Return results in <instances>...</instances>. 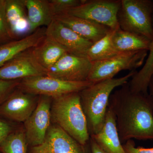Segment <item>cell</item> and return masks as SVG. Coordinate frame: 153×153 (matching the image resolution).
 Wrapping results in <instances>:
<instances>
[{"label": "cell", "instance_id": "cell-21", "mask_svg": "<svg viewBox=\"0 0 153 153\" xmlns=\"http://www.w3.org/2000/svg\"><path fill=\"white\" fill-rule=\"evenodd\" d=\"M149 54L142 69L131 77L128 82L130 90L134 93L148 94L149 85L153 76V39L150 46Z\"/></svg>", "mask_w": 153, "mask_h": 153}, {"label": "cell", "instance_id": "cell-22", "mask_svg": "<svg viewBox=\"0 0 153 153\" xmlns=\"http://www.w3.org/2000/svg\"><path fill=\"white\" fill-rule=\"evenodd\" d=\"M115 30H110L106 36L94 43L90 47L88 51L86 56L91 62L102 61L119 54L114 49L111 41Z\"/></svg>", "mask_w": 153, "mask_h": 153}, {"label": "cell", "instance_id": "cell-24", "mask_svg": "<svg viewBox=\"0 0 153 153\" xmlns=\"http://www.w3.org/2000/svg\"><path fill=\"white\" fill-rule=\"evenodd\" d=\"M5 3L6 0H0V46L14 39L6 19Z\"/></svg>", "mask_w": 153, "mask_h": 153}, {"label": "cell", "instance_id": "cell-17", "mask_svg": "<svg viewBox=\"0 0 153 153\" xmlns=\"http://www.w3.org/2000/svg\"><path fill=\"white\" fill-rule=\"evenodd\" d=\"M24 0H6V19L14 39L30 33Z\"/></svg>", "mask_w": 153, "mask_h": 153}, {"label": "cell", "instance_id": "cell-26", "mask_svg": "<svg viewBox=\"0 0 153 153\" xmlns=\"http://www.w3.org/2000/svg\"><path fill=\"white\" fill-rule=\"evenodd\" d=\"M20 81L0 79V105L17 89Z\"/></svg>", "mask_w": 153, "mask_h": 153}, {"label": "cell", "instance_id": "cell-11", "mask_svg": "<svg viewBox=\"0 0 153 153\" xmlns=\"http://www.w3.org/2000/svg\"><path fill=\"white\" fill-rule=\"evenodd\" d=\"M27 153H87L82 146L55 124H51L44 142L31 147Z\"/></svg>", "mask_w": 153, "mask_h": 153}, {"label": "cell", "instance_id": "cell-9", "mask_svg": "<svg viewBox=\"0 0 153 153\" xmlns=\"http://www.w3.org/2000/svg\"><path fill=\"white\" fill-rule=\"evenodd\" d=\"M92 62L86 57L67 53L47 71V76L70 82L87 80Z\"/></svg>", "mask_w": 153, "mask_h": 153}, {"label": "cell", "instance_id": "cell-28", "mask_svg": "<svg viewBox=\"0 0 153 153\" xmlns=\"http://www.w3.org/2000/svg\"><path fill=\"white\" fill-rule=\"evenodd\" d=\"M12 126L7 123L0 120V144L13 131Z\"/></svg>", "mask_w": 153, "mask_h": 153}, {"label": "cell", "instance_id": "cell-23", "mask_svg": "<svg viewBox=\"0 0 153 153\" xmlns=\"http://www.w3.org/2000/svg\"><path fill=\"white\" fill-rule=\"evenodd\" d=\"M28 144L24 128L12 131L0 144L2 153H27Z\"/></svg>", "mask_w": 153, "mask_h": 153}, {"label": "cell", "instance_id": "cell-18", "mask_svg": "<svg viewBox=\"0 0 153 153\" xmlns=\"http://www.w3.org/2000/svg\"><path fill=\"white\" fill-rule=\"evenodd\" d=\"M27 10L30 34L42 26L48 27L55 18L49 1L24 0Z\"/></svg>", "mask_w": 153, "mask_h": 153}, {"label": "cell", "instance_id": "cell-4", "mask_svg": "<svg viewBox=\"0 0 153 153\" xmlns=\"http://www.w3.org/2000/svg\"><path fill=\"white\" fill-rule=\"evenodd\" d=\"M117 21L122 30L153 39V1L121 0Z\"/></svg>", "mask_w": 153, "mask_h": 153}, {"label": "cell", "instance_id": "cell-16", "mask_svg": "<svg viewBox=\"0 0 153 153\" xmlns=\"http://www.w3.org/2000/svg\"><path fill=\"white\" fill-rule=\"evenodd\" d=\"M46 28H39L31 34L0 46V67L9 60L41 43L46 37Z\"/></svg>", "mask_w": 153, "mask_h": 153}, {"label": "cell", "instance_id": "cell-8", "mask_svg": "<svg viewBox=\"0 0 153 153\" xmlns=\"http://www.w3.org/2000/svg\"><path fill=\"white\" fill-rule=\"evenodd\" d=\"M52 98L39 96L38 105L30 117L24 122L28 146H36L44 142L51 126Z\"/></svg>", "mask_w": 153, "mask_h": 153}, {"label": "cell", "instance_id": "cell-20", "mask_svg": "<svg viewBox=\"0 0 153 153\" xmlns=\"http://www.w3.org/2000/svg\"><path fill=\"white\" fill-rule=\"evenodd\" d=\"M111 41L119 54L142 50L149 51L152 41L144 36L124 31L120 27L115 30Z\"/></svg>", "mask_w": 153, "mask_h": 153}, {"label": "cell", "instance_id": "cell-2", "mask_svg": "<svg viewBox=\"0 0 153 153\" xmlns=\"http://www.w3.org/2000/svg\"><path fill=\"white\" fill-rule=\"evenodd\" d=\"M137 72L136 70H132L120 78L95 82L79 92L90 136L98 133L103 126L113 91L127 83Z\"/></svg>", "mask_w": 153, "mask_h": 153}, {"label": "cell", "instance_id": "cell-12", "mask_svg": "<svg viewBox=\"0 0 153 153\" xmlns=\"http://www.w3.org/2000/svg\"><path fill=\"white\" fill-rule=\"evenodd\" d=\"M39 97L26 93L17 88L0 105V116L24 123L36 109Z\"/></svg>", "mask_w": 153, "mask_h": 153}, {"label": "cell", "instance_id": "cell-7", "mask_svg": "<svg viewBox=\"0 0 153 153\" xmlns=\"http://www.w3.org/2000/svg\"><path fill=\"white\" fill-rule=\"evenodd\" d=\"M121 3V0H82L81 4L67 13L115 30L119 28L117 14Z\"/></svg>", "mask_w": 153, "mask_h": 153}, {"label": "cell", "instance_id": "cell-5", "mask_svg": "<svg viewBox=\"0 0 153 153\" xmlns=\"http://www.w3.org/2000/svg\"><path fill=\"white\" fill-rule=\"evenodd\" d=\"M93 83L88 80L64 81L45 75L21 79L18 88L26 93L53 99L69 93L80 92Z\"/></svg>", "mask_w": 153, "mask_h": 153}, {"label": "cell", "instance_id": "cell-6", "mask_svg": "<svg viewBox=\"0 0 153 153\" xmlns=\"http://www.w3.org/2000/svg\"><path fill=\"white\" fill-rule=\"evenodd\" d=\"M148 50L120 53L106 60L92 62L87 80L95 83L112 79L123 70H135L143 64Z\"/></svg>", "mask_w": 153, "mask_h": 153}, {"label": "cell", "instance_id": "cell-15", "mask_svg": "<svg viewBox=\"0 0 153 153\" xmlns=\"http://www.w3.org/2000/svg\"><path fill=\"white\" fill-rule=\"evenodd\" d=\"M90 137L107 153H126L120 139L115 116L108 107L101 130Z\"/></svg>", "mask_w": 153, "mask_h": 153}, {"label": "cell", "instance_id": "cell-14", "mask_svg": "<svg viewBox=\"0 0 153 153\" xmlns=\"http://www.w3.org/2000/svg\"><path fill=\"white\" fill-rule=\"evenodd\" d=\"M54 19L93 44L106 36L111 30L104 25L68 13L58 15Z\"/></svg>", "mask_w": 153, "mask_h": 153}, {"label": "cell", "instance_id": "cell-30", "mask_svg": "<svg viewBox=\"0 0 153 153\" xmlns=\"http://www.w3.org/2000/svg\"><path fill=\"white\" fill-rule=\"evenodd\" d=\"M149 94L153 99V76L151 78L149 83Z\"/></svg>", "mask_w": 153, "mask_h": 153}, {"label": "cell", "instance_id": "cell-3", "mask_svg": "<svg viewBox=\"0 0 153 153\" xmlns=\"http://www.w3.org/2000/svg\"><path fill=\"white\" fill-rule=\"evenodd\" d=\"M51 120L82 146L89 143L90 136L79 92L52 99Z\"/></svg>", "mask_w": 153, "mask_h": 153}, {"label": "cell", "instance_id": "cell-25", "mask_svg": "<svg viewBox=\"0 0 153 153\" xmlns=\"http://www.w3.org/2000/svg\"><path fill=\"white\" fill-rule=\"evenodd\" d=\"M49 1L55 17L67 13L82 3V0H49Z\"/></svg>", "mask_w": 153, "mask_h": 153}, {"label": "cell", "instance_id": "cell-13", "mask_svg": "<svg viewBox=\"0 0 153 153\" xmlns=\"http://www.w3.org/2000/svg\"><path fill=\"white\" fill-rule=\"evenodd\" d=\"M46 36L64 47L68 53L87 57L93 43L82 38L55 19L46 28Z\"/></svg>", "mask_w": 153, "mask_h": 153}, {"label": "cell", "instance_id": "cell-27", "mask_svg": "<svg viewBox=\"0 0 153 153\" xmlns=\"http://www.w3.org/2000/svg\"><path fill=\"white\" fill-rule=\"evenodd\" d=\"M123 146L126 153H153V148L136 147L135 143L131 139L126 141Z\"/></svg>", "mask_w": 153, "mask_h": 153}, {"label": "cell", "instance_id": "cell-29", "mask_svg": "<svg viewBox=\"0 0 153 153\" xmlns=\"http://www.w3.org/2000/svg\"><path fill=\"white\" fill-rule=\"evenodd\" d=\"M89 147H90V153H107L103 151L98 145L95 141L91 137L89 140Z\"/></svg>", "mask_w": 153, "mask_h": 153}, {"label": "cell", "instance_id": "cell-19", "mask_svg": "<svg viewBox=\"0 0 153 153\" xmlns=\"http://www.w3.org/2000/svg\"><path fill=\"white\" fill-rule=\"evenodd\" d=\"M32 52L38 64L47 71L68 53L64 47L47 36L32 49Z\"/></svg>", "mask_w": 153, "mask_h": 153}, {"label": "cell", "instance_id": "cell-10", "mask_svg": "<svg viewBox=\"0 0 153 153\" xmlns=\"http://www.w3.org/2000/svg\"><path fill=\"white\" fill-rule=\"evenodd\" d=\"M32 49L22 52L1 66L0 79L21 80L47 75V71L38 64L33 56Z\"/></svg>", "mask_w": 153, "mask_h": 153}, {"label": "cell", "instance_id": "cell-1", "mask_svg": "<svg viewBox=\"0 0 153 153\" xmlns=\"http://www.w3.org/2000/svg\"><path fill=\"white\" fill-rule=\"evenodd\" d=\"M121 86L111 95L108 105L115 116L121 142L153 140L152 97L132 92L128 82Z\"/></svg>", "mask_w": 153, "mask_h": 153}]
</instances>
